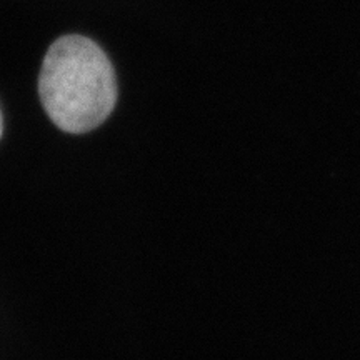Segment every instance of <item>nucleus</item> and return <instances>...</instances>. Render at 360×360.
<instances>
[{
	"label": "nucleus",
	"instance_id": "obj_1",
	"mask_svg": "<svg viewBox=\"0 0 360 360\" xmlns=\"http://www.w3.org/2000/svg\"><path fill=\"white\" fill-rule=\"evenodd\" d=\"M39 94L58 129L70 134L89 132L115 107L114 67L96 42L67 35L56 40L44 58Z\"/></svg>",
	"mask_w": 360,
	"mask_h": 360
},
{
	"label": "nucleus",
	"instance_id": "obj_2",
	"mask_svg": "<svg viewBox=\"0 0 360 360\" xmlns=\"http://www.w3.org/2000/svg\"><path fill=\"white\" fill-rule=\"evenodd\" d=\"M0 135H2V112H0Z\"/></svg>",
	"mask_w": 360,
	"mask_h": 360
}]
</instances>
